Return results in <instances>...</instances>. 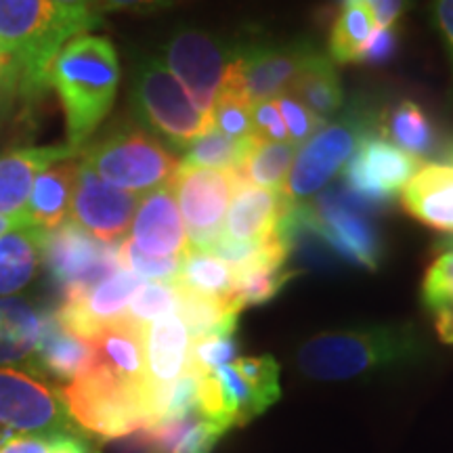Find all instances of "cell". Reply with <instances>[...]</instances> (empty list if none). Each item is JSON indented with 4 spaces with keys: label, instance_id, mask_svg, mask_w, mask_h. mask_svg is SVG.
I'll return each instance as SVG.
<instances>
[{
    "label": "cell",
    "instance_id": "6da1fadb",
    "mask_svg": "<svg viewBox=\"0 0 453 453\" xmlns=\"http://www.w3.org/2000/svg\"><path fill=\"white\" fill-rule=\"evenodd\" d=\"M118 82L120 61L110 38L82 34L55 55L47 84L64 110L67 145L82 151L111 111Z\"/></svg>",
    "mask_w": 453,
    "mask_h": 453
},
{
    "label": "cell",
    "instance_id": "7a4b0ae2",
    "mask_svg": "<svg viewBox=\"0 0 453 453\" xmlns=\"http://www.w3.org/2000/svg\"><path fill=\"white\" fill-rule=\"evenodd\" d=\"M422 350V340L411 326L384 324L309 338L298 349L296 361L304 376L332 382L411 364Z\"/></svg>",
    "mask_w": 453,
    "mask_h": 453
},
{
    "label": "cell",
    "instance_id": "3957f363",
    "mask_svg": "<svg viewBox=\"0 0 453 453\" xmlns=\"http://www.w3.org/2000/svg\"><path fill=\"white\" fill-rule=\"evenodd\" d=\"M130 105L147 133L177 151H185L214 128L212 113L194 104L183 84L157 57L141 59L134 67Z\"/></svg>",
    "mask_w": 453,
    "mask_h": 453
},
{
    "label": "cell",
    "instance_id": "277c9868",
    "mask_svg": "<svg viewBox=\"0 0 453 453\" xmlns=\"http://www.w3.org/2000/svg\"><path fill=\"white\" fill-rule=\"evenodd\" d=\"M81 160L107 183L137 196L166 187L180 166V157L160 139L130 122L116 124L104 137L84 145Z\"/></svg>",
    "mask_w": 453,
    "mask_h": 453
},
{
    "label": "cell",
    "instance_id": "5b68a950",
    "mask_svg": "<svg viewBox=\"0 0 453 453\" xmlns=\"http://www.w3.org/2000/svg\"><path fill=\"white\" fill-rule=\"evenodd\" d=\"M76 36L50 0H0V41L19 61L27 104L49 88L50 61Z\"/></svg>",
    "mask_w": 453,
    "mask_h": 453
},
{
    "label": "cell",
    "instance_id": "8992f818",
    "mask_svg": "<svg viewBox=\"0 0 453 453\" xmlns=\"http://www.w3.org/2000/svg\"><path fill=\"white\" fill-rule=\"evenodd\" d=\"M59 390L76 426L101 439L128 437L150 424L145 390L122 382L93 361Z\"/></svg>",
    "mask_w": 453,
    "mask_h": 453
},
{
    "label": "cell",
    "instance_id": "52a82bcc",
    "mask_svg": "<svg viewBox=\"0 0 453 453\" xmlns=\"http://www.w3.org/2000/svg\"><path fill=\"white\" fill-rule=\"evenodd\" d=\"M197 411L225 428L243 426L280 399V365L273 357H242L197 376Z\"/></svg>",
    "mask_w": 453,
    "mask_h": 453
},
{
    "label": "cell",
    "instance_id": "ba28073f",
    "mask_svg": "<svg viewBox=\"0 0 453 453\" xmlns=\"http://www.w3.org/2000/svg\"><path fill=\"white\" fill-rule=\"evenodd\" d=\"M378 118L364 105H350L336 122L317 130L300 145L281 194L290 202H307L347 166L359 145L378 133Z\"/></svg>",
    "mask_w": 453,
    "mask_h": 453
},
{
    "label": "cell",
    "instance_id": "9c48e42d",
    "mask_svg": "<svg viewBox=\"0 0 453 453\" xmlns=\"http://www.w3.org/2000/svg\"><path fill=\"white\" fill-rule=\"evenodd\" d=\"M317 50L311 41L269 42L257 36H242L240 53L220 90L240 95L250 105L273 101L290 93L298 73Z\"/></svg>",
    "mask_w": 453,
    "mask_h": 453
},
{
    "label": "cell",
    "instance_id": "30bf717a",
    "mask_svg": "<svg viewBox=\"0 0 453 453\" xmlns=\"http://www.w3.org/2000/svg\"><path fill=\"white\" fill-rule=\"evenodd\" d=\"M242 47V36L229 38L197 27H180L164 44V61L202 111L212 113L226 72Z\"/></svg>",
    "mask_w": 453,
    "mask_h": 453
},
{
    "label": "cell",
    "instance_id": "8fae6325",
    "mask_svg": "<svg viewBox=\"0 0 453 453\" xmlns=\"http://www.w3.org/2000/svg\"><path fill=\"white\" fill-rule=\"evenodd\" d=\"M120 243H104L70 223L47 234L42 265L64 292V300L82 296L120 267Z\"/></svg>",
    "mask_w": 453,
    "mask_h": 453
},
{
    "label": "cell",
    "instance_id": "7c38bea8",
    "mask_svg": "<svg viewBox=\"0 0 453 453\" xmlns=\"http://www.w3.org/2000/svg\"><path fill=\"white\" fill-rule=\"evenodd\" d=\"M183 217L187 240L194 250H211L223 235V223L237 187L234 170L179 166L168 183Z\"/></svg>",
    "mask_w": 453,
    "mask_h": 453
},
{
    "label": "cell",
    "instance_id": "4fadbf2b",
    "mask_svg": "<svg viewBox=\"0 0 453 453\" xmlns=\"http://www.w3.org/2000/svg\"><path fill=\"white\" fill-rule=\"evenodd\" d=\"M0 426L17 433H81L61 390L36 373L15 367H0Z\"/></svg>",
    "mask_w": 453,
    "mask_h": 453
},
{
    "label": "cell",
    "instance_id": "5bb4252c",
    "mask_svg": "<svg viewBox=\"0 0 453 453\" xmlns=\"http://www.w3.org/2000/svg\"><path fill=\"white\" fill-rule=\"evenodd\" d=\"M422 166L418 157L388 143L380 134L367 137L344 166V187L349 197L365 211L388 206Z\"/></svg>",
    "mask_w": 453,
    "mask_h": 453
},
{
    "label": "cell",
    "instance_id": "9a60e30c",
    "mask_svg": "<svg viewBox=\"0 0 453 453\" xmlns=\"http://www.w3.org/2000/svg\"><path fill=\"white\" fill-rule=\"evenodd\" d=\"M137 194L101 179L88 164L78 160L70 217L72 223L104 243H120L133 225L141 202Z\"/></svg>",
    "mask_w": 453,
    "mask_h": 453
},
{
    "label": "cell",
    "instance_id": "2e32d148",
    "mask_svg": "<svg viewBox=\"0 0 453 453\" xmlns=\"http://www.w3.org/2000/svg\"><path fill=\"white\" fill-rule=\"evenodd\" d=\"M128 240L151 257H183L189 250L183 217L168 185L141 197Z\"/></svg>",
    "mask_w": 453,
    "mask_h": 453
},
{
    "label": "cell",
    "instance_id": "e0dca14e",
    "mask_svg": "<svg viewBox=\"0 0 453 453\" xmlns=\"http://www.w3.org/2000/svg\"><path fill=\"white\" fill-rule=\"evenodd\" d=\"M143 347L150 399L177 382L189 367V330L179 313H168L143 327Z\"/></svg>",
    "mask_w": 453,
    "mask_h": 453
},
{
    "label": "cell",
    "instance_id": "ac0fdd59",
    "mask_svg": "<svg viewBox=\"0 0 453 453\" xmlns=\"http://www.w3.org/2000/svg\"><path fill=\"white\" fill-rule=\"evenodd\" d=\"M290 203L281 191L246 185L237 179L223 223V237L234 242L265 240L275 234Z\"/></svg>",
    "mask_w": 453,
    "mask_h": 453
},
{
    "label": "cell",
    "instance_id": "d6986e66",
    "mask_svg": "<svg viewBox=\"0 0 453 453\" xmlns=\"http://www.w3.org/2000/svg\"><path fill=\"white\" fill-rule=\"evenodd\" d=\"M81 150L72 145L19 147L0 156V217H13L24 211L27 196L38 174L57 162L73 160Z\"/></svg>",
    "mask_w": 453,
    "mask_h": 453
},
{
    "label": "cell",
    "instance_id": "ffe728a7",
    "mask_svg": "<svg viewBox=\"0 0 453 453\" xmlns=\"http://www.w3.org/2000/svg\"><path fill=\"white\" fill-rule=\"evenodd\" d=\"M88 342L93 349V364L147 393L143 327L122 317L101 327Z\"/></svg>",
    "mask_w": 453,
    "mask_h": 453
},
{
    "label": "cell",
    "instance_id": "44dd1931",
    "mask_svg": "<svg viewBox=\"0 0 453 453\" xmlns=\"http://www.w3.org/2000/svg\"><path fill=\"white\" fill-rule=\"evenodd\" d=\"M401 202L413 219L453 235V164H422L401 189Z\"/></svg>",
    "mask_w": 453,
    "mask_h": 453
},
{
    "label": "cell",
    "instance_id": "7402d4cb",
    "mask_svg": "<svg viewBox=\"0 0 453 453\" xmlns=\"http://www.w3.org/2000/svg\"><path fill=\"white\" fill-rule=\"evenodd\" d=\"M90 361H93V349L88 340L76 336L61 326L55 313L44 317L41 340H38L36 353L32 357L27 372H36L38 378L50 376L67 384L81 376Z\"/></svg>",
    "mask_w": 453,
    "mask_h": 453
},
{
    "label": "cell",
    "instance_id": "603a6c76",
    "mask_svg": "<svg viewBox=\"0 0 453 453\" xmlns=\"http://www.w3.org/2000/svg\"><path fill=\"white\" fill-rule=\"evenodd\" d=\"M78 160L57 162L47 170H42L34 180L30 196L21 214H26L27 220L38 229L50 231L65 223V217L70 214L73 185H76Z\"/></svg>",
    "mask_w": 453,
    "mask_h": 453
},
{
    "label": "cell",
    "instance_id": "cb8c5ba5",
    "mask_svg": "<svg viewBox=\"0 0 453 453\" xmlns=\"http://www.w3.org/2000/svg\"><path fill=\"white\" fill-rule=\"evenodd\" d=\"M44 240L47 231L32 225L0 235V298L30 286L42 265Z\"/></svg>",
    "mask_w": 453,
    "mask_h": 453
},
{
    "label": "cell",
    "instance_id": "d4e9b609",
    "mask_svg": "<svg viewBox=\"0 0 453 453\" xmlns=\"http://www.w3.org/2000/svg\"><path fill=\"white\" fill-rule=\"evenodd\" d=\"M44 317L32 303L21 298H0V367L4 364H24L36 353Z\"/></svg>",
    "mask_w": 453,
    "mask_h": 453
},
{
    "label": "cell",
    "instance_id": "484cf974",
    "mask_svg": "<svg viewBox=\"0 0 453 453\" xmlns=\"http://www.w3.org/2000/svg\"><path fill=\"white\" fill-rule=\"evenodd\" d=\"M290 95H294L304 107H309L315 116L330 120L344 104L336 64L326 53L317 50L309 64L303 67V72L298 73Z\"/></svg>",
    "mask_w": 453,
    "mask_h": 453
},
{
    "label": "cell",
    "instance_id": "4316f807",
    "mask_svg": "<svg viewBox=\"0 0 453 453\" xmlns=\"http://www.w3.org/2000/svg\"><path fill=\"white\" fill-rule=\"evenodd\" d=\"M378 134L420 162L437 145V134L428 116L420 105L410 99L401 101L399 105L378 118Z\"/></svg>",
    "mask_w": 453,
    "mask_h": 453
},
{
    "label": "cell",
    "instance_id": "83f0119b",
    "mask_svg": "<svg viewBox=\"0 0 453 453\" xmlns=\"http://www.w3.org/2000/svg\"><path fill=\"white\" fill-rule=\"evenodd\" d=\"M296 154L298 147L292 141H269L257 134L242 166L235 170V177L246 185L281 191Z\"/></svg>",
    "mask_w": 453,
    "mask_h": 453
},
{
    "label": "cell",
    "instance_id": "f1b7e54d",
    "mask_svg": "<svg viewBox=\"0 0 453 453\" xmlns=\"http://www.w3.org/2000/svg\"><path fill=\"white\" fill-rule=\"evenodd\" d=\"M174 283L185 288V290L202 294V296L231 303L235 286V271L225 260L214 257V254L189 248L183 254V258H180V269Z\"/></svg>",
    "mask_w": 453,
    "mask_h": 453
},
{
    "label": "cell",
    "instance_id": "f546056e",
    "mask_svg": "<svg viewBox=\"0 0 453 453\" xmlns=\"http://www.w3.org/2000/svg\"><path fill=\"white\" fill-rule=\"evenodd\" d=\"M376 27V17L365 4V0H344L334 17L327 57L334 64H353L357 53Z\"/></svg>",
    "mask_w": 453,
    "mask_h": 453
},
{
    "label": "cell",
    "instance_id": "4dcf8cb0",
    "mask_svg": "<svg viewBox=\"0 0 453 453\" xmlns=\"http://www.w3.org/2000/svg\"><path fill=\"white\" fill-rule=\"evenodd\" d=\"M254 139H257V134L246 139H231L212 128L211 133H206L187 147L183 157H180V166L234 170L235 173L250 151Z\"/></svg>",
    "mask_w": 453,
    "mask_h": 453
},
{
    "label": "cell",
    "instance_id": "1f68e13d",
    "mask_svg": "<svg viewBox=\"0 0 453 453\" xmlns=\"http://www.w3.org/2000/svg\"><path fill=\"white\" fill-rule=\"evenodd\" d=\"M235 271V286L231 303L240 311L252 304H263L281 292L292 277H296V271L286 269V265H271L260 263L250 267L234 269Z\"/></svg>",
    "mask_w": 453,
    "mask_h": 453
},
{
    "label": "cell",
    "instance_id": "d6a6232c",
    "mask_svg": "<svg viewBox=\"0 0 453 453\" xmlns=\"http://www.w3.org/2000/svg\"><path fill=\"white\" fill-rule=\"evenodd\" d=\"M179 288L174 281H143L130 298L127 319L141 327L160 319L168 313H177Z\"/></svg>",
    "mask_w": 453,
    "mask_h": 453
},
{
    "label": "cell",
    "instance_id": "836d02e7",
    "mask_svg": "<svg viewBox=\"0 0 453 453\" xmlns=\"http://www.w3.org/2000/svg\"><path fill=\"white\" fill-rule=\"evenodd\" d=\"M237 340L235 330L214 332L208 336L191 340L189 350V367L196 376H206V373L217 372L219 367L229 365V361L235 359L237 355Z\"/></svg>",
    "mask_w": 453,
    "mask_h": 453
},
{
    "label": "cell",
    "instance_id": "e575fe53",
    "mask_svg": "<svg viewBox=\"0 0 453 453\" xmlns=\"http://www.w3.org/2000/svg\"><path fill=\"white\" fill-rule=\"evenodd\" d=\"M0 453H90L78 434L4 433L0 434Z\"/></svg>",
    "mask_w": 453,
    "mask_h": 453
},
{
    "label": "cell",
    "instance_id": "d590c367",
    "mask_svg": "<svg viewBox=\"0 0 453 453\" xmlns=\"http://www.w3.org/2000/svg\"><path fill=\"white\" fill-rule=\"evenodd\" d=\"M120 254V267L128 269L130 273L141 277L143 281H174L180 269L183 257H151L145 254L133 242L124 240L118 246Z\"/></svg>",
    "mask_w": 453,
    "mask_h": 453
},
{
    "label": "cell",
    "instance_id": "8d00e7d4",
    "mask_svg": "<svg viewBox=\"0 0 453 453\" xmlns=\"http://www.w3.org/2000/svg\"><path fill=\"white\" fill-rule=\"evenodd\" d=\"M214 128L231 139H246L254 134L252 105L240 95L220 90L212 107Z\"/></svg>",
    "mask_w": 453,
    "mask_h": 453
},
{
    "label": "cell",
    "instance_id": "74e56055",
    "mask_svg": "<svg viewBox=\"0 0 453 453\" xmlns=\"http://www.w3.org/2000/svg\"><path fill=\"white\" fill-rule=\"evenodd\" d=\"M422 300L434 313L453 309V248H445L428 267L422 281Z\"/></svg>",
    "mask_w": 453,
    "mask_h": 453
},
{
    "label": "cell",
    "instance_id": "f35d334b",
    "mask_svg": "<svg viewBox=\"0 0 453 453\" xmlns=\"http://www.w3.org/2000/svg\"><path fill=\"white\" fill-rule=\"evenodd\" d=\"M273 101H275L277 110H280V113H281V120H283V124H286V130H288V134H290V141L296 147L307 143V141L313 137L317 130H321L327 124V120L315 116L309 107H304L290 93L281 95V97H277Z\"/></svg>",
    "mask_w": 453,
    "mask_h": 453
},
{
    "label": "cell",
    "instance_id": "ab89813d",
    "mask_svg": "<svg viewBox=\"0 0 453 453\" xmlns=\"http://www.w3.org/2000/svg\"><path fill=\"white\" fill-rule=\"evenodd\" d=\"M19 101H27L24 72L15 55L0 41V120L9 116Z\"/></svg>",
    "mask_w": 453,
    "mask_h": 453
},
{
    "label": "cell",
    "instance_id": "60d3db41",
    "mask_svg": "<svg viewBox=\"0 0 453 453\" xmlns=\"http://www.w3.org/2000/svg\"><path fill=\"white\" fill-rule=\"evenodd\" d=\"M229 428L208 418H191L173 453H211Z\"/></svg>",
    "mask_w": 453,
    "mask_h": 453
},
{
    "label": "cell",
    "instance_id": "b9f144b4",
    "mask_svg": "<svg viewBox=\"0 0 453 453\" xmlns=\"http://www.w3.org/2000/svg\"><path fill=\"white\" fill-rule=\"evenodd\" d=\"M396 49H399V34L395 27H380L372 32V36L367 38V42L361 47L359 53L355 57V64H365V65H382L388 64L393 59Z\"/></svg>",
    "mask_w": 453,
    "mask_h": 453
},
{
    "label": "cell",
    "instance_id": "7bdbcfd3",
    "mask_svg": "<svg viewBox=\"0 0 453 453\" xmlns=\"http://www.w3.org/2000/svg\"><path fill=\"white\" fill-rule=\"evenodd\" d=\"M57 11L65 17L78 34H88L101 24V15L97 9L99 0H50Z\"/></svg>",
    "mask_w": 453,
    "mask_h": 453
},
{
    "label": "cell",
    "instance_id": "ee69618b",
    "mask_svg": "<svg viewBox=\"0 0 453 453\" xmlns=\"http://www.w3.org/2000/svg\"><path fill=\"white\" fill-rule=\"evenodd\" d=\"M252 120L254 134H258V137L269 141H290L275 101H260V104L252 105Z\"/></svg>",
    "mask_w": 453,
    "mask_h": 453
},
{
    "label": "cell",
    "instance_id": "f6af8a7d",
    "mask_svg": "<svg viewBox=\"0 0 453 453\" xmlns=\"http://www.w3.org/2000/svg\"><path fill=\"white\" fill-rule=\"evenodd\" d=\"M185 0H99V15L104 13H157V11L177 7Z\"/></svg>",
    "mask_w": 453,
    "mask_h": 453
},
{
    "label": "cell",
    "instance_id": "bcb514c9",
    "mask_svg": "<svg viewBox=\"0 0 453 453\" xmlns=\"http://www.w3.org/2000/svg\"><path fill=\"white\" fill-rule=\"evenodd\" d=\"M365 4L372 9L378 26L395 27L410 7V0H365Z\"/></svg>",
    "mask_w": 453,
    "mask_h": 453
},
{
    "label": "cell",
    "instance_id": "7dc6e473",
    "mask_svg": "<svg viewBox=\"0 0 453 453\" xmlns=\"http://www.w3.org/2000/svg\"><path fill=\"white\" fill-rule=\"evenodd\" d=\"M433 19L453 65V0H433Z\"/></svg>",
    "mask_w": 453,
    "mask_h": 453
},
{
    "label": "cell",
    "instance_id": "c3c4849f",
    "mask_svg": "<svg viewBox=\"0 0 453 453\" xmlns=\"http://www.w3.org/2000/svg\"><path fill=\"white\" fill-rule=\"evenodd\" d=\"M437 334L447 344H453V309H443L437 313Z\"/></svg>",
    "mask_w": 453,
    "mask_h": 453
},
{
    "label": "cell",
    "instance_id": "681fc988",
    "mask_svg": "<svg viewBox=\"0 0 453 453\" xmlns=\"http://www.w3.org/2000/svg\"><path fill=\"white\" fill-rule=\"evenodd\" d=\"M27 225H32V223L27 220L26 214H21V212L13 214V217H0V235L9 234V231H13V229H19V226H27Z\"/></svg>",
    "mask_w": 453,
    "mask_h": 453
},
{
    "label": "cell",
    "instance_id": "f907efd6",
    "mask_svg": "<svg viewBox=\"0 0 453 453\" xmlns=\"http://www.w3.org/2000/svg\"><path fill=\"white\" fill-rule=\"evenodd\" d=\"M443 248H453V237H451V240H447V242H443Z\"/></svg>",
    "mask_w": 453,
    "mask_h": 453
},
{
    "label": "cell",
    "instance_id": "816d5d0a",
    "mask_svg": "<svg viewBox=\"0 0 453 453\" xmlns=\"http://www.w3.org/2000/svg\"><path fill=\"white\" fill-rule=\"evenodd\" d=\"M447 157H449V162H447V164H453V147H451V151H449V156H447Z\"/></svg>",
    "mask_w": 453,
    "mask_h": 453
}]
</instances>
